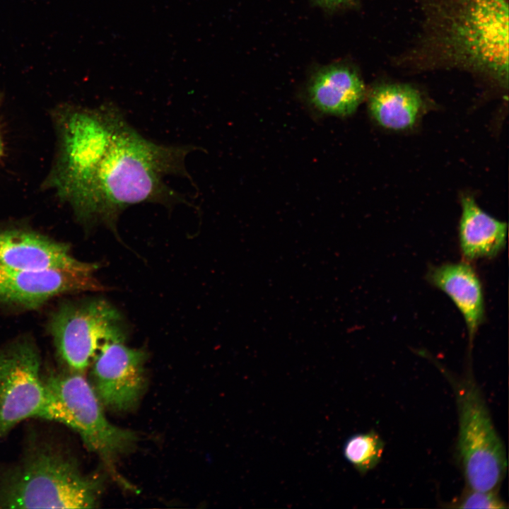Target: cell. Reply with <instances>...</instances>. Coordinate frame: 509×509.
Masks as SVG:
<instances>
[{"mask_svg": "<svg viewBox=\"0 0 509 509\" xmlns=\"http://www.w3.org/2000/svg\"><path fill=\"white\" fill-rule=\"evenodd\" d=\"M192 146H167L141 135L126 120L100 168L96 184L95 223L115 233L121 213L141 203L166 206L186 203L163 180L166 175L189 177L185 161Z\"/></svg>", "mask_w": 509, "mask_h": 509, "instance_id": "6da1fadb", "label": "cell"}, {"mask_svg": "<svg viewBox=\"0 0 509 509\" xmlns=\"http://www.w3.org/2000/svg\"><path fill=\"white\" fill-rule=\"evenodd\" d=\"M32 437L17 462L0 470V508H95L101 481L59 444Z\"/></svg>", "mask_w": 509, "mask_h": 509, "instance_id": "7a4b0ae2", "label": "cell"}, {"mask_svg": "<svg viewBox=\"0 0 509 509\" xmlns=\"http://www.w3.org/2000/svg\"><path fill=\"white\" fill-rule=\"evenodd\" d=\"M126 120L111 103L96 108L71 107L61 119L52 187L84 223H95L98 175Z\"/></svg>", "mask_w": 509, "mask_h": 509, "instance_id": "3957f363", "label": "cell"}, {"mask_svg": "<svg viewBox=\"0 0 509 509\" xmlns=\"http://www.w3.org/2000/svg\"><path fill=\"white\" fill-rule=\"evenodd\" d=\"M438 367L455 394L458 414L456 454L465 487L498 491L508 468L505 447L471 367L462 375Z\"/></svg>", "mask_w": 509, "mask_h": 509, "instance_id": "277c9868", "label": "cell"}, {"mask_svg": "<svg viewBox=\"0 0 509 509\" xmlns=\"http://www.w3.org/2000/svg\"><path fill=\"white\" fill-rule=\"evenodd\" d=\"M49 407L47 420L67 426L85 446L107 464L134 446L136 433L110 423L91 384L82 373H49L43 376Z\"/></svg>", "mask_w": 509, "mask_h": 509, "instance_id": "5b68a950", "label": "cell"}, {"mask_svg": "<svg viewBox=\"0 0 509 509\" xmlns=\"http://www.w3.org/2000/svg\"><path fill=\"white\" fill-rule=\"evenodd\" d=\"M446 18L453 53L502 81L508 74V6L505 0H456Z\"/></svg>", "mask_w": 509, "mask_h": 509, "instance_id": "8992f818", "label": "cell"}, {"mask_svg": "<svg viewBox=\"0 0 509 509\" xmlns=\"http://www.w3.org/2000/svg\"><path fill=\"white\" fill-rule=\"evenodd\" d=\"M49 330L62 362L82 374L105 344L127 337L120 312L98 298L62 304L51 317Z\"/></svg>", "mask_w": 509, "mask_h": 509, "instance_id": "52a82bcc", "label": "cell"}, {"mask_svg": "<svg viewBox=\"0 0 509 509\" xmlns=\"http://www.w3.org/2000/svg\"><path fill=\"white\" fill-rule=\"evenodd\" d=\"M34 342L22 338L0 349V438L30 418L47 420L49 399Z\"/></svg>", "mask_w": 509, "mask_h": 509, "instance_id": "ba28073f", "label": "cell"}, {"mask_svg": "<svg viewBox=\"0 0 509 509\" xmlns=\"http://www.w3.org/2000/svg\"><path fill=\"white\" fill-rule=\"evenodd\" d=\"M146 351L110 341L100 349L91 365L92 386L102 404L124 411L136 406L146 385Z\"/></svg>", "mask_w": 509, "mask_h": 509, "instance_id": "9c48e42d", "label": "cell"}, {"mask_svg": "<svg viewBox=\"0 0 509 509\" xmlns=\"http://www.w3.org/2000/svg\"><path fill=\"white\" fill-rule=\"evenodd\" d=\"M98 269L74 271L0 268V303L30 308L63 294L105 291L95 276Z\"/></svg>", "mask_w": 509, "mask_h": 509, "instance_id": "30bf717a", "label": "cell"}, {"mask_svg": "<svg viewBox=\"0 0 509 509\" xmlns=\"http://www.w3.org/2000/svg\"><path fill=\"white\" fill-rule=\"evenodd\" d=\"M98 267L78 260L66 244L40 233L18 229L0 231V268L78 271Z\"/></svg>", "mask_w": 509, "mask_h": 509, "instance_id": "8fae6325", "label": "cell"}, {"mask_svg": "<svg viewBox=\"0 0 509 509\" xmlns=\"http://www.w3.org/2000/svg\"><path fill=\"white\" fill-rule=\"evenodd\" d=\"M428 282L445 293L462 314L472 348L475 335L485 320L482 284L474 268L467 261L429 267Z\"/></svg>", "mask_w": 509, "mask_h": 509, "instance_id": "7c38bea8", "label": "cell"}, {"mask_svg": "<svg viewBox=\"0 0 509 509\" xmlns=\"http://www.w3.org/2000/svg\"><path fill=\"white\" fill-rule=\"evenodd\" d=\"M459 245L464 261L493 259L505 248L508 225L484 212L469 196L462 198Z\"/></svg>", "mask_w": 509, "mask_h": 509, "instance_id": "4fadbf2b", "label": "cell"}, {"mask_svg": "<svg viewBox=\"0 0 509 509\" xmlns=\"http://www.w3.org/2000/svg\"><path fill=\"white\" fill-rule=\"evenodd\" d=\"M364 95V84L358 75L341 65L319 71L308 88L311 104L322 113L336 116L354 112Z\"/></svg>", "mask_w": 509, "mask_h": 509, "instance_id": "5bb4252c", "label": "cell"}, {"mask_svg": "<svg viewBox=\"0 0 509 509\" xmlns=\"http://www.w3.org/2000/svg\"><path fill=\"white\" fill-rule=\"evenodd\" d=\"M416 90L404 84H389L377 87L368 99L369 110L381 126L394 130L411 127L421 107Z\"/></svg>", "mask_w": 509, "mask_h": 509, "instance_id": "9a60e30c", "label": "cell"}, {"mask_svg": "<svg viewBox=\"0 0 509 509\" xmlns=\"http://www.w3.org/2000/svg\"><path fill=\"white\" fill-rule=\"evenodd\" d=\"M385 443L374 430L355 434L346 440L343 452L346 460L361 475L373 469L380 462Z\"/></svg>", "mask_w": 509, "mask_h": 509, "instance_id": "2e32d148", "label": "cell"}, {"mask_svg": "<svg viewBox=\"0 0 509 509\" xmlns=\"http://www.w3.org/2000/svg\"><path fill=\"white\" fill-rule=\"evenodd\" d=\"M452 508L505 509L508 506L498 491H482L464 487L461 495L446 505Z\"/></svg>", "mask_w": 509, "mask_h": 509, "instance_id": "e0dca14e", "label": "cell"}, {"mask_svg": "<svg viewBox=\"0 0 509 509\" xmlns=\"http://www.w3.org/2000/svg\"><path fill=\"white\" fill-rule=\"evenodd\" d=\"M320 4L329 7H334L345 4L351 0H315Z\"/></svg>", "mask_w": 509, "mask_h": 509, "instance_id": "ac0fdd59", "label": "cell"}, {"mask_svg": "<svg viewBox=\"0 0 509 509\" xmlns=\"http://www.w3.org/2000/svg\"><path fill=\"white\" fill-rule=\"evenodd\" d=\"M4 153V142L2 139V136L0 131V159L2 157Z\"/></svg>", "mask_w": 509, "mask_h": 509, "instance_id": "d6986e66", "label": "cell"}]
</instances>
